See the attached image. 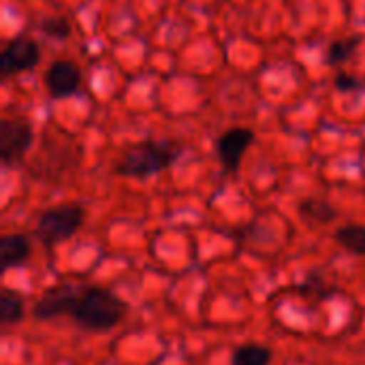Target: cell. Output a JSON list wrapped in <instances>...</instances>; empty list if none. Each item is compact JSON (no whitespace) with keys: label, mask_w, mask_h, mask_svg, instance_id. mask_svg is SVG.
Returning a JSON list of instances; mask_svg holds the SVG:
<instances>
[{"label":"cell","mask_w":365,"mask_h":365,"mask_svg":"<svg viewBox=\"0 0 365 365\" xmlns=\"http://www.w3.org/2000/svg\"><path fill=\"white\" fill-rule=\"evenodd\" d=\"M43 81L51 98H66L77 92L81 83V71L71 60H56L47 66Z\"/></svg>","instance_id":"obj_7"},{"label":"cell","mask_w":365,"mask_h":365,"mask_svg":"<svg viewBox=\"0 0 365 365\" xmlns=\"http://www.w3.org/2000/svg\"><path fill=\"white\" fill-rule=\"evenodd\" d=\"M32 145V126L19 118L0 122V158L4 167L19 163Z\"/></svg>","instance_id":"obj_4"},{"label":"cell","mask_w":365,"mask_h":365,"mask_svg":"<svg viewBox=\"0 0 365 365\" xmlns=\"http://www.w3.org/2000/svg\"><path fill=\"white\" fill-rule=\"evenodd\" d=\"M272 357L274 353L265 344H242L233 351L231 365H269Z\"/></svg>","instance_id":"obj_11"},{"label":"cell","mask_w":365,"mask_h":365,"mask_svg":"<svg viewBox=\"0 0 365 365\" xmlns=\"http://www.w3.org/2000/svg\"><path fill=\"white\" fill-rule=\"evenodd\" d=\"M30 255H32V244L26 235L11 233L0 240V263L4 272L24 265L30 259Z\"/></svg>","instance_id":"obj_9"},{"label":"cell","mask_w":365,"mask_h":365,"mask_svg":"<svg viewBox=\"0 0 365 365\" xmlns=\"http://www.w3.org/2000/svg\"><path fill=\"white\" fill-rule=\"evenodd\" d=\"M359 41H361L359 36H346V38H340V41L331 43L329 49H327V64L338 66V64L346 62L349 58H353V53L357 51Z\"/></svg>","instance_id":"obj_14"},{"label":"cell","mask_w":365,"mask_h":365,"mask_svg":"<svg viewBox=\"0 0 365 365\" xmlns=\"http://www.w3.org/2000/svg\"><path fill=\"white\" fill-rule=\"evenodd\" d=\"M41 60V47L36 41L28 36H15L6 43L0 56V71L2 77H11L36 66Z\"/></svg>","instance_id":"obj_6"},{"label":"cell","mask_w":365,"mask_h":365,"mask_svg":"<svg viewBox=\"0 0 365 365\" xmlns=\"http://www.w3.org/2000/svg\"><path fill=\"white\" fill-rule=\"evenodd\" d=\"M336 242L344 250L365 257V225H346V227L338 229L336 231Z\"/></svg>","instance_id":"obj_13"},{"label":"cell","mask_w":365,"mask_h":365,"mask_svg":"<svg viewBox=\"0 0 365 365\" xmlns=\"http://www.w3.org/2000/svg\"><path fill=\"white\" fill-rule=\"evenodd\" d=\"M180 148L169 143V141H145V143H137L133 145L122 160L118 163L115 171L122 178H133V180H145L152 175L163 173L165 169H169L178 156H180Z\"/></svg>","instance_id":"obj_2"},{"label":"cell","mask_w":365,"mask_h":365,"mask_svg":"<svg viewBox=\"0 0 365 365\" xmlns=\"http://www.w3.org/2000/svg\"><path fill=\"white\" fill-rule=\"evenodd\" d=\"M79 291H81V287H73V284H62V287H56V289L47 291L34 304L32 317L36 321H51L56 317L68 314V310H71V306H73Z\"/></svg>","instance_id":"obj_8"},{"label":"cell","mask_w":365,"mask_h":365,"mask_svg":"<svg viewBox=\"0 0 365 365\" xmlns=\"http://www.w3.org/2000/svg\"><path fill=\"white\" fill-rule=\"evenodd\" d=\"M126 304L103 287H81L71 310V317L86 331H109L126 317Z\"/></svg>","instance_id":"obj_1"},{"label":"cell","mask_w":365,"mask_h":365,"mask_svg":"<svg viewBox=\"0 0 365 365\" xmlns=\"http://www.w3.org/2000/svg\"><path fill=\"white\" fill-rule=\"evenodd\" d=\"M86 212L81 205L75 203H64V205H56L45 210L34 227V237L45 246V248H53L66 240H71L83 225Z\"/></svg>","instance_id":"obj_3"},{"label":"cell","mask_w":365,"mask_h":365,"mask_svg":"<svg viewBox=\"0 0 365 365\" xmlns=\"http://www.w3.org/2000/svg\"><path fill=\"white\" fill-rule=\"evenodd\" d=\"M299 212L306 220L310 222H317V225H329L338 218V210L325 201V199H317V197H310L306 199L302 205H299Z\"/></svg>","instance_id":"obj_10"},{"label":"cell","mask_w":365,"mask_h":365,"mask_svg":"<svg viewBox=\"0 0 365 365\" xmlns=\"http://www.w3.org/2000/svg\"><path fill=\"white\" fill-rule=\"evenodd\" d=\"M255 143V130L246 126H233L216 139V154L225 171L233 173L240 169L244 154Z\"/></svg>","instance_id":"obj_5"},{"label":"cell","mask_w":365,"mask_h":365,"mask_svg":"<svg viewBox=\"0 0 365 365\" xmlns=\"http://www.w3.org/2000/svg\"><path fill=\"white\" fill-rule=\"evenodd\" d=\"M334 86L340 90V92H357V90H361L364 88V83L355 77V75H349V73H338L336 77H334Z\"/></svg>","instance_id":"obj_16"},{"label":"cell","mask_w":365,"mask_h":365,"mask_svg":"<svg viewBox=\"0 0 365 365\" xmlns=\"http://www.w3.org/2000/svg\"><path fill=\"white\" fill-rule=\"evenodd\" d=\"M41 30L47 34V36H51V38H66L68 34H71V24H68V19L66 17H60V15H56V17H47V19H43L41 21Z\"/></svg>","instance_id":"obj_15"},{"label":"cell","mask_w":365,"mask_h":365,"mask_svg":"<svg viewBox=\"0 0 365 365\" xmlns=\"http://www.w3.org/2000/svg\"><path fill=\"white\" fill-rule=\"evenodd\" d=\"M26 306H24V297L15 291H2L0 295V323L2 327H11L15 323H19L24 319Z\"/></svg>","instance_id":"obj_12"}]
</instances>
